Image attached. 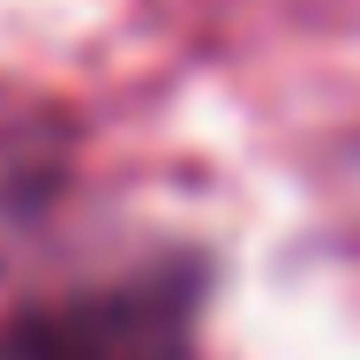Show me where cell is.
Wrapping results in <instances>:
<instances>
[{"label":"cell","mask_w":360,"mask_h":360,"mask_svg":"<svg viewBox=\"0 0 360 360\" xmlns=\"http://www.w3.org/2000/svg\"><path fill=\"white\" fill-rule=\"evenodd\" d=\"M195 315V285L143 270L105 292H68L22 308L0 330V360H173Z\"/></svg>","instance_id":"6da1fadb"}]
</instances>
